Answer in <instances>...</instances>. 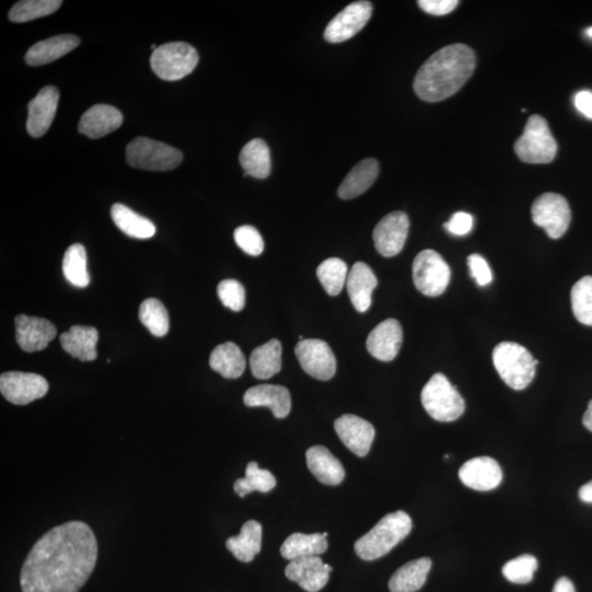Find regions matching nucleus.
I'll use <instances>...</instances> for the list:
<instances>
[{
    "label": "nucleus",
    "instance_id": "8fccbe9b",
    "mask_svg": "<svg viewBox=\"0 0 592 592\" xmlns=\"http://www.w3.org/2000/svg\"><path fill=\"white\" fill-rule=\"evenodd\" d=\"M579 498L584 503L592 504V481L579 489Z\"/></svg>",
    "mask_w": 592,
    "mask_h": 592
},
{
    "label": "nucleus",
    "instance_id": "72a5a7b5",
    "mask_svg": "<svg viewBox=\"0 0 592 592\" xmlns=\"http://www.w3.org/2000/svg\"><path fill=\"white\" fill-rule=\"evenodd\" d=\"M113 222L123 233L138 240H148L156 233L152 220L142 217L121 203L113 204L111 208Z\"/></svg>",
    "mask_w": 592,
    "mask_h": 592
},
{
    "label": "nucleus",
    "instance_id": "58836bf2",
    "mask_svg": "<svg viewBox=\"0 0 592 592\" xmlns=\"http://www.w3.org/2000/svg\"><path fill=\"white\" fill-rule=\"evenodd\" d=\"M139 321L155 337H164L169 331V315L158 299H148L139 306Z\"/></svg>",
    "mask_w": 592,
    "mask_h": 592
},
{
    "label": "nucleus",
    "instance_id": "e433bc0d",
    "mask_svg": "<svg viewBox=\"0 0 592 592\" xmlns=\"http://www.w3.org/2000/svg\"><path fill=\"white\" fill-rule=\"evenodd\" d=\"M62 5L61 0H23L10 9L8 18L15 24L29 23L57 12Z\"/></svg>",
    "mask_w": 592,
    "mask_h": 592
},
{
    "label": "nucleus",
    "instance_id": "412c9836",
    "mask_svg": "<svg viewBox=\"0 0 592 592\" xmlns=\"http://www.w3.org/2000/svg\"><path fill=\"white\" fill-rule=\"evenodd\" d=\"M346 287L353 308L359 313H365L373 304V293L378 287V279L367 263L355 262L349 270Z\"/></svg>",
    "mask_w": 592,
    "mask_h": 592
},
{
    "label": "nucleus",
    "instance_id": "bb28decb",
    "mask_svg": "<svg viewBox=\"0 0 592 592\" xmlns=\"http://www.w3.org/2000/svg\"><path fill=\"white\" fill-rule=\"evenodd\" d=\"M379 171L378 160L367 158L360 161L338 188L339 198L342 200H352V199L363 195L373 186L379 176Z\"/></svg>",
    "mask_w": 592,
    "mask_h": 592
},
{
    "label": "nucleus",
    "instance_id": "37998d69",
    "mask_svg": "<svg viewBox=\"0 0 592 592\" xmlns=\"http://www.w3.org/2000/svg\"><path fill=\"white\" fill-rule=\"evenodd\" d=\"M234 240L241 250L250 256H260L265 250L262 237L254 226L243 225L234 231Z\"/></svg>",
    "mask_w": 592,
    "mask_h": 592
},
{
    "label": "nucleus",
    "instance_id": "603ef678",
    "mask_svg": "<svg viewBox=\"0 0 592 592\" xmlns=\"http://www.w3.org/2000/svg\"><path fill=\"white\" fill-rule=\"evenodd\" d=\"M586 34L592 39V26H590L589 29H587Z\"/></svg>",
    "mask_w": 592,
    "mask_h": 592
},
{
    "label": "nucleus",
    "instance_id": "f8f14e48",
    "mask_svg": "<svg viewBox=\"0 0 592 592\" xmlns=\"http://www.w3.org/2000/svg\"><path fill=\"white\" fill-rule=\"evenodd\" d=\"M47 381L36 373H6L0 376V392L15 405H28L48 392Z\"/></svg>",
    "mask_w": 592,
    "mask_h": 592
},
{
    "label": "nucleus",
    "instance_id": "3c124183",
    "mask_svg": "<svg viewBox=\"0 0 592 592\" xmlns=\"http://www.w3.org/2000/svg\"><path fill=\"white\" fill-rule=\"evenodd\" d=\"M584 426L592 433V401H590L588 408L584 414L583 418Z\"/></svg>",
    "mask_w": 592,
    "mask_h": 592
},
{
    "label": "nucleus",
    "instance_id": "a19ab883",
    "mask_svg": "<svg viewBox=\"0 0 592 592\" xmlns=\"http://www.w3.org/2000/svg\"><path fill=\"white\" fill-rule=\"evenodd\" d=\"M536 569V558L526 554L505 564L503 567V575L510 583L525 585L530 583Z\"/></svg>",
    "mask_w": 592,
    "mask_h": 592
},
{
    "label": "nucleus",
    "instance_id": "a878e982",
    "mask_svg": "<svg viewBox=\"0 0 592 592\" xmlns=\"http://www.w3.org/2000/svg\"><path fill=\"white\" fill-rule=\"evenodd\" d=\"M99 341V332L94 327L73 326L67 332L59 337L62 347L73 358L80 362H94L97 359V343Z\"/></svg>",
    "mask_w": 592,
    "mask_h": 592
},
{
    "label": "nucleus",
    "instance_id": "4be33fe9",
    "mask_svg": "<svg viewBox=\"0 0 592 592\" xmlns=\"http://www.w3.org/2000/svg\"><path fill=\"white\" fill-rule=\"evenodd\" d=\"M120 110L109 105H96L80 118L78 131L89 138H101L122 126Z\"/></svg>",
    "mask_w": 592,
    "mask_h": 592
},
{
    "label": "nucleus",
    "instance_id": "09e8293b",
    "mask_svg": "<svg viewBox=\"0 0 592 592\" xmlns=\"http://www.w3.org/2000/svg\"><path fill=\"white\" fill-rule=\"evenodd\" d=\"M553 592H576V590L572 581L566 577H562L556 581Z\"/></svg>",
    "mask_w": 592,
    "mask_h": 592
},
{
    "label": "nucleus",
    "instance_id": "0eeeda50",
    "mask_svg": "<svg viewBox=\"0 0 592 592\" xmlns=\"http://www.w3.org/2000/svg\"><path fill=\"white\" fill-rule=\"evenodd\" d=\"M199 63L195 47L186 42H170L160 46L150 57V67L167 82H176L190 75Z\"/></svg>",
    "mask_w": 592,
    "mask_h": 592
},
{
    "label": "nucleus",
    "instance_id": "2eb2a0df",
    "mask_svg": "<svg viewBox=\"0 0 592 592\" xmlns=\"http://www.w3.org/2000/svg\"><path fill=\"white\" fill-rule=\"evenodd\" d=\"M15 341L26 352H41L57 333L56 327L50 321L39 317L18 315L15 317Z\"/></svg>",
    "mask_w": 592,
    "mask_h": 592
},
{
    "label": "nucleus",
    "instance_id": "5701e85b",
    "mask_svg": "<svg viewBox=\"0 0 592 592\" xmlns=\"http://www.w3.org/2000/svg\"><path fill=\"white\" fill-rule=\"evenodd\" d=\"M244 403L249 407H269L273 416L283 419L291 412V395L287 387L261 384L245 393Z\"/></svg>",
    "mask_w": 592,
    "mask_h": 592
},
{
    "label": "nucleus",
    "instance_id": "20e7f679",
    "mask_svg": "<svg viewBox=\"0 0 592 592\" xmlns=\"http://www.w3.org/2000/svg\"><path fill=\"white\" fill-rule=\"evenodd\" d=\"M493 362L500 378L513 390H525L535 379L536 360L519 343H499L494 349Z\"/></svg>",
    "mask_w": 592,
    "mask_h": 592
},
{
    "label": "nucleus",
    "instance_id": "c9c22d12",
    "mask_svg": "<svg viewBox=\"0 0 592 592\" xmlns=\"http://www.w3.org/2000/svg\"><path fill=\"white\" fill-rule=\"evenodd\" d=\"M63 272L67 281L77 288H86L90 283L87 270V254L83 245L74 244L66 251L63 260Z\"/></svg>",
    "mask_w": 592,
    "mask_h": 592
},
{
    "label": "nucleus",
    "instance_id": "de8ad7c7",
    "mask_svg": "<svg viewBox=\"0 0 592 592\" xmlns=\"http://www.w3.org/2000/svg\"><path fill=\"white\" fill-rule=\"evenodd\" d=\"M575 106L577 110L587 117L592 118V93L591 91H579L575 96Z\"/></svg>",
    "mask_w": 592,
    "mask_h": 592
},
{
    "label": "nucleus",
    "instance_id": "79ce46f5",
    "mask_svg": "<svg viewBox=\"0 0 592 592\" xmlns=\"http://www.w3.org/2000/svg\"><path fill=\"white\" fill-rule=\"evenodd\" d=\"M220 302L233 311H240L245 308V289L237 280L228 279L218 287Z\"/></svg>",
    "mask_w": 592,
    "mask_h": 592
},
{
    "label": "nucleus",
    "instance_id": "b1692460",
    "mask_svg": "<svg viewBox=\"0 0 592 592\" xmlns=\"http://www.w3.org/2000/svg\"><path fill=\"white\" fill-rule=\"evenodd\" d=\"M80 45V39L74 35H62L37 42L26 54L29 66H43L66 56Z\"/></svg>",
    "mask_w": 592,
    "mask_h": 592
},
{
    "label": "nucleus",
    "instance_id": "a18cd8bd",
    "mask_svg": "<svg viewBox=\"0 0 592 592\" xmlns=\"http://www.w3.org/2000/svg\"><path fill=\"white\" fill-rule=\"evenodd\" d=\"M474 226V219L471 214L466 212H457L452 215L444 228L450 234L455 236H464L471 233Z\"/></svg>",
    "mask_w": 592,
    "mask_h": 592
},
{
    "label": "nucleus",
    "instance_id": "7c9ffc66",
    "mask_svg": "<svg viewBox=\"0 0 592 592\" xmlns=\"http://www.w3.org/2000/svg\"><path fill=\"white\" fill-rule=\"evenodd\" d=\"M250 370L256 379L268 380L281 371L282 344L278 339H271L252 352L250 359Z\"/></svg>",
    "mask_w": 592,
    "mask_h": 592
},
{
    "label": "nucleus",
    "instance_id": "9b49d317",
    "mask_svg": "<svg viewBox=\"0 0 592 592\" xmlns=\"http://www.w3.org/2000/svg\"><path fill=\"white\" fill-rule=\"evenodd\" d=\"M294 352L301 367L314 379L328 381L335 375L336 357L326 342L321 339H303L296 344Z\"/></svg>",
    "mask_w": 592,
    "mask_h": 592
},
{
    "label": "nucleus",
    "instance_id": "9d476101",
    "mask_svg": "<svg viewBox=\"0 0 592 592\" xmlns=\"http://www.w3.org/2000/svg\"><path fill=\"white\" fill-rule=\"evenodd\" d=\"M531 213L533 222L545 229L553 240L561 239L572 220L566 199L557 193L547 192L537 198L532 204Z\"/></svg>",
    "mask_w": 592,
    "mask_h": 592
},
{
    "label": "nucleus",
    "instance_id": "aec40b11",
    "mask_svg": "<svg viewBox=\"0 0 592 592\" xmlns=\"http://www.w3.org/2000/svg\"><path fill=\"white\" fill-rule=\"evenodd\" d=\"M403 330L400 322L386 320L370 332L367 348L373 357L389 362L397 357L402 348Z\"/></svg>",
    "mask_w": 592,
    "mask_h": 592
},
{
    "label": "nucleus",
    "instance_id": "f03ea898",
    "mask_svg": "<svg viewBox=\"0 0 592 592\" xmlns=\"http://www.w3.org/2000/svg\"><path fill=\"white\" fill-rule=\"evenodd\" d=\"M475 53L465 45L441 48L419 68L414 93L424 101H443L457 93L475 71Z\"/></svg>",
    "mask_w": 592,
    "mask_h": 592
},
{
    "label": "nucleus",
    "instance_id": "1a4fd4ad",
    "mask_svg": "<svg viewBox=\"0 0 592 592\" xmlns=\"http://www.w3.org/2000/svg\"><path fill=\"white\" fill-rule=\"evenodd\" d=\"M413 279L424 295L439 296L450 283L451 270L448 263L437 251L426 250L419 252L413 263Z\"/></svg>",
    "mask_w": 592,
    "mask_h": 592
},
{
    "label": "nucleus",
    "instance_id": "393cba45",
    "mask_svg": "<svg viewBox=\"0 0 592 592\" xmlns=\"http://www.w3.org/2000/svg\"><path fill=\"white\" fill-rule=\"evenodd\" d=\"M306 462L317 481L325 485L336 486L343 481L346 472L342 462L322 445L311 446L306 452Z\"/></svg>",
    "mask_w": 592,
    "mask_h": 592
},
{
    "label": "nucleus",
    "instance_id": "c756f323",
    "mask_svg": "<svg viewBox=\"0 0 592 592\" xmlns=\"http://www.w3.org/2000/svg\"><path fill=\"white\" fill-rule=\"evenodd\" d=\"M328 533H314V535H303V533H293L284 541L281 556L288 561L293 559L320 556L328 548Z\"/></svg>",
    "mask_w": 592,
    "mask_h": 592
},
{
    "label": "nucleus",
    "instance_id": "cd10ccee",
    "mask_svg": "<svg viewBox=\"0 0 592 592\" xmlns=\"http://www.w3.org/2000/svg\"><path fill=\"white\" fill-rule=\"evenodd\" d=\"M432 559L423 557L409 562L398 568L389 583L391 592H416L426 584L432 569Z\"/></svg>",
    "mask_w": 592,
    "mask_h": 592
},
{
    "label": "nucleus",
    "instance_id": "6ab92c4d",
    "mask_svg": "<svg viewBox=\"0 0 592 592\" xmlns=\"http://www.w3.org/2000/svg\"><path fill=\"white\" fill-rule=\"evenodd\" d=\"M459 477L466 487L488 492L500 485L503 472L497 461L492 457L481 456L464 463L460 468Z\"/></svg>",
    "mask_w": 592,
    "mask_h": 592
},
{
    "label": "nucleus",
    "instance_id": "ea45409f",
    "mask_svg": "<svg viewBox=\"0 0 592 592\" xmlns=\"http://www.w3.org/2000/svg\"><path fill=\"white\" fill-rule=\"evenodd\" d=\"M572 308L576 320L592 326V277L581 278L572 289Z\"/></svg>",
    "mask_w": 592,
    "mask_h": 592
},
{
    "label": "nucleus",
    "instance_id": "4c0bfd02",
    "mask_svg": "<svg viewBox=\"0 0 592 592\" xmlns=\"http://www.w3.org/2000/svg\"><path fill=\"white\" fill-rule=\"evenodd\" d=\"M348 266L339 258H328L317 268V278L328 295L336 296L342 292L348 278Z\"/></svg>",
    "mask_w": 592,
    "mask_h": 592
},
{
    "label": "nucleus",
    "instance_id": "c85d7f7f",
    "mask_svg": "<svg viewBox=\"0 0 592 592\" xmlns=\"http://www.w3.org/2000/svg\"><path fill=\"white\" fill-rule=\"evenodd\" d=\"M262 526L256 520L247 521L239 536L226 541V547L240 562L250 563L261 551Z\"/></svg>",
    "mask_w": 592,
    "mask_h": 592
},
{
    "label": "nucleus",
    "instance_id": "473e14b6",
    "mask_svg": "<svg viewBox=\"0 0 592 592\" xmlns=\"http://www.w3.org/2000/svg\"><path fill=\"white\" fill-rule=\"evenodd\" d=\"M240 166L245 176L257 179H266L271 172L270 149L261 138H255L247 143L240 155Z\"/></svg>",
    "mask_w": 592,
    "mask_h": 592
},
{
    "label": "nucleus",
    "instance_id": "39448f33",
    "mask_svg": "<svg viewBox=\"0 0 592 592\" xmlns=\"http://www.w3.org/2000/svg\"><path fill=\"white\" fill-rule=\"evenodd\" d=\"M422 403L434 421L451 423L465 412V402L443 373H435L422 392Z\"/></svg>",
    "mask_w": 592,
    "mask_h": 592
},
{
    "label": "nucleus",
    "instance_id": "7ed1b4c3",
    "mask_svg": "<svg viewBox=\"0 0 592 592\" xmlns=\"http://www.w3.org/2000/svg\"><path fill=\"white\" fill-rule=\"evenodd\" d=\"M413 521L405 511L386 515L373 530L355 542L354 551L363 561H375L389 554L411 533Z\"/></svg>",
    "mask_w": 592,
    "mask_h": 592
},
{
    "label": "nucleus",
    "instance_id": "2f4dec72",
    "mask_svg": "<svg viewBox=\"0 0 592 592\" xmlns=\"http://www.w3.org/2000/svg\"><path fill=\"white\" fill-rule=\"evenodd\" d=\"M209 367L225 379H239L246 369L245 355L234 342H225L213 350Z\"/></svg>",
    "mask_w": 592,
    "mask_h": 592
},
{
    "label": "nucleus",
    "instance_id": "6e6552de",
    "mask_svg": "<svg viewBox=\"0 0 592 592\" xmlns=\"http://www.w3.org/2000/svg\"><path fill=\"white\" fill-rule=\"evenodd\" d=\"M179 149L148 138H138L127 148V161L133 168L167 171L181 164Z\"/></svg>",
    "mask_w": 592,
    "mask_h": 592
},
{
    "label": "nucleus",
    "instance_id": "f257e3e1",
    "mask_svg": "<svg viewBox=\"0 0 592 592\" xmlns=\"http://www.w3.org/2000/svg\"><path fill=\"white\" fill-rule=\"evenodd\" d=\"M98 543L82 521H71L46 533L21 568L23 592H78L93 574Z\"/></svg>",
    "mask_w": 592,
    "mask_h": 592
},
{
    "label": "nucleus",
    "instance_id": "423d86ee",
    "mask_svg": "<svg viewBox=\"0 0 592 592\" xmlns=\"http://www.w3.org/2000/svg\"><path fill=\"white\" fill-rule=\"evenodd\" d=\"M516 156L527 164H548L556 158L557 143L545 117H529L524 134L515 144Z\"/></svg>",
    "mask_w": 592,
    "mask_h": 592
},
{
    "label": "nucleus",
    "instance_id": "a211bd4d",
    "mask_svg": "<svg viewBox=\"0 0 592 592\" xmlns=\"http://www.w3.org/2000/svg\"><path fill=\"white\" fill-rule=\"evenodd\" d=\"M58 100L57 88L54 86H46L40 90L35 99L29 102L26 130L32 138H42L51 128L56 116Z\"/></svg>",
    "mask_w": 592,
    "mask_h": 592
},
{
    "label": "nucleus",
    "instance_id": "dca6fc26",
    "mask_svg": "<svg viewBox=\"0 0 592 592\" xmlns=\"http://www.w3.org/2000/svg\"><path fill=\"white\" fill-rule=\"evenodd\" d=\"M332 567L320 556L293 559L285 567V576L308 592H319L330 580Z\"/></svg>",
    "mask_w": 592,
    "mask_h": 592
},
{
    "label": "nucleus",
    "instance_id": "ddd939ff",
    "mask_svg": "<svg viewBox=\"0 0 592 592\" xmlns=\"http://www.w3.org/2000/svg\"><path fill=\"white\" fill-rule=\"evenodd\" d=\"M373 7L370 2H355L348 5L326 26L325 40L331 43H342L352 39L369 23Z\"/></svg>",
    "mask_w": 592,
    "mask_h": 592
},
{
    "label": "nucleus",
    "instance_id": "c03bdc74",
    "mask_svg": "<svg viewBox=\"0 0 592 592\" xmlns=\"http://www.w3.org/2000/svg\"><path fill=\"white\" fill-rule=\"evenodd\" d=\"M467 265L470 268L471 276L481 287H486L493 281V272L485 258L481 255L473 254L467 258Z\"/></svg>",
    "mask_w": 592,
    "mask_h": 592
},
{
    "label": "nucleus",
    "instance_id": "f704fd0d",
    "mask_svg": "<svg viewBox=\"0 0 592 592\" xmlns=\"http://www.w3.org/2000/svg\"><path fill=\"white\" fill-rule=\"evenodd\" d=\"M277 485L276 477L271 472L263 470L256 462L249 463L246 467V475L234 484V491L240 498H244L252 492L269 493Z\"/></svg>",
    "mask_w": 592,
    "mask_h": 592
},
{
    "label": "nucleus",
    "instance_id": "f3484780",
    "mask_svg": "<svg viewBox=\"0 0 592 592\" xmlns=\"http://www.w3.org/2000/svg\"><path fill=\"white\" fill-rule=\"evenodd\" d=\"M335 430L339 439L353 454L368 455L375 438L373 424L355 414H343L335 422Z\"/></svg>",
    "mask_w": 592,
    "mask_h": 592
},
{
    "label": "nucleus",
    "instance_id": "49530a36",
    "mask_svg": "<svg viewBox=\"0 0 592 592\" xmlns=\"http://www.w3.org/2000/svg\"><path fill=\"white\" fill-rule=\"evenodd\" d=\"M457 5H459L457 0H421L418 2V6L424 13L434 15H448L454 12Z\"/></svg>",
    "mask_w": 592,
    "mask_h": 592
},
{
    "label": "nucleus",
    "instance_id": "4468645a",
    "mask_svg": "<svg viewBox=\"0 0 592 592\" xmlns=\"http://www.w3.org/2000/svg\"><path fill=\"white\" fill-rule=\"evenodd\" d=\"M409 231V219L406 213L397 211L387 214L373 230L376 250L382 256L394 257L405 246Z\"/></svg>",
    "mask_w": 592,
    "mask_h": 592
}]
</instances>
